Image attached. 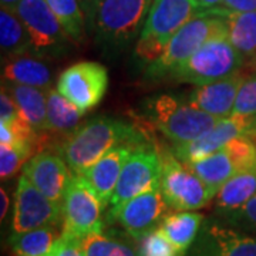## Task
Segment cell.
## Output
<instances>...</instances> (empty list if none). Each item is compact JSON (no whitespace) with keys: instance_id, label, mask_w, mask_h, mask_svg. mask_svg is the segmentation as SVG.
<instances>
[{"instance_id":"cell-9","label":"cell","mask_w":256,"mask_h":256,"mask_svg":"<svg viewBox=\"0 0 256 256\" xmlns=\"http://www.w3.org/2000/svg\"><path fill=\"white\" fill-rule=\"evenodd\" d=\"M63 230L77 238L102 232V210L100 196L82 175L73 174L63 200Z\"/></svg>"},{"instance_id":"cell-41","label":"cell","mask_w":256,"mask_h":256,"mask_svg":"<svg viewBox=\"0 0 256 256\" xmlns=\"http://www.w3.org/2000/svg\"><path fill=\"white\" fill-rule=\"evenodd\" d=\"M255 63H256V58H255Z\"/></svg>"},{"instance_id":"cell-36","label":"cell","mask_w":256,"mask_h":256,"mask_svg":"<svg viewBox=\"0 0 256 256\" xmlns=\"http://www.w3.org/2000/svg\"><path fill=\"white\" fill-rule=\"evenodd\" d=\"M218 8L228 12H255L256 10V0H222Z\"/></svg>"},{"instance_id":"cell-24","label":"cell","mask_w":256,"mask_h":256,"mask_svg":"<svg viewBox=\"0 0 256 256\" xmlns=\"http://www.w3.org/2000/svg\"><path fill=\"white\" fill-rule=\"evenodd\" d=\"M47 121L48 132L67 137L78 127L82 117L84 116L68 98H66L58 90L47 88Z\"/></svg>"},{"instance_id":"cell-33","label":"cell","mask_w":256,"mask_h":256,"mask_svg":"<svg viewBox=\"0 0 256 256\" xmlns=\"http://www.w3.org/2000/svg\"><path fill=\"white\" fill-rule=\"evenodd\" d=\"M50 256H86L82 239L62 230Z\"/></svg>"},{"instance_id":"cell-15","label":"cell","mask_w":256,"mask_h":256,"mask_svg":"<svg viewBox=\"0 0 256 256\" xmlns=\"http://www.w3.org/2000/svg\"><path fill=\"white\" fill-rule=\"evenodd\" d=\"M23 175L48 200L63 206L64 194L73 172L58 152L38 151L24 164Z\"/></svg>"},{"instance_id":"cell-40","label":"cell","mask_w":256,"mask_h":256,"mask_svg":"<svg viewBox=\"0 0 256 256\" xmlns=\"http://www.w3.org/2000/svg\"><path fill=\"white\" fill-rule=\"evenodd\" d=\"M22 0H0V4H2V8H4V9H9L13 10L18 8V4L20 3Z\"/></svg>"},{"instance_id":"cell-8","label":"cell","mask_w":256,"mask_h":256,"mask_svg":"<svg viewBox=\"0 0 256 256\" xmlns=\"http://www.w3.org/2000/svg\"><path fill=\"white\" fill-rule=\"evenodd\" d=\"M162 164L158 151L141 144L128 158L118 178L110 201L108 220L130 200L146 191L158 188L161 184Z\"/></svg>"},{"instance_id":"cell-13","label":"cell","mask_w":256,"mask_h":256,"mask_svg":"<svg viewBox=\"0 0 256 256\" xmlns=\"http://www.w3.org/2000/svg\"><path fill=\"white\" fill-rule=\"evenodd\" d=\"M168 208L170 205L158 186L126 202L110 220H117L130 236L141 240L160 226Z\"/></svg>"},{"instance_id":"cell-31","label":"cell","mask_w":256,"mask_h":256,"mask_svg":"<svg viewBox=\"0 0 256 256\" xmlns=\"http://www.w3.org/2000/svg\"><path fill=\"white\" fill-rule=\"evenodd\" d=\"M140 242V256H185V252L175 246L160 228L146 234Z\"/></svg>"},{"instance_id":"cell-32","label":"cell","mask_w":256,"mask_h":256,"mask_svg":"<svg viewBox=\"0 0 256 256\" xmlns=\"http://www.w3.org/2000/svg\"><path fill=\"white\" fill-rule=\"evenodd\" d=\"M234 114H256V77H246L240 84L234 107Z\"/></svg>"},{"instance_id":"cell-42","label":"cell","mask_w":256,"mask_h":256,"mask_svg":"<svg viewBox=\"0 0 256 256\" xmlns=\"http://www.w3.org/2000/svg\"><path fill=\"white\" fill-rule=\"evenodd\" d=\"M16 256H18V255H16Z\"/></svg>"},{"instance_id":"cell-14","label":"cell","mask_w":256,"mask_h":256,"mask_svg":"<svg viewBox=\"0 0 256 256\" xmlns=\"http://www.w3.org/2000/svg\"><path fill=\"white\" fill-rule=\"evenodd\" d=\"M250 116L232 114L230 117L220 120L216 126L194 141L175 144L172 152L184 164H192L222 150L229 141L238 137H249Z\"/></svg>"},{"instance_id":"cell-1","label":"cell","mask_w":256,"mask_h":256,"mask_svg":"<svg viewBox=\"0 0 256 256\" xmlns=\"http://www.w3.org/2000/svg\"><path fill=\"white\" fill-rule=\"evenodd\" d=\"M122 142H144L134 126L122 120L100 117L86 121L57 146L72 172L80 175L114 146Z\"/></svg>"},{"instance_id":"cell-4","label":"cell","mask_w":256,"mask_h":256,"mask_svg":"<svg viewBox=\"0 0 256 256\" xmlns=\"http://www.w3.org/2000/svg\"><path fill=\"white\" fill-rule=\"evenodd\" d=\"M146 108L154 126L174 144L202 137L222 120L170 94L151 98Z\"/></svg>"},{"instance_id":"cell-6","label":"cell","mask_w":256,"mask_h":256,"mask_svg":"<svg viewBox=\"0 0 256 256\" xmlns=\"http://www.w3.org/2000/svg\"><path fill=\"white\" fill-rule=\"evenodd\" d=\"M242 63L244 57L229 42L228 36H218L198 48L171 76L176 82L204 86L238 72Z\"/></svg>"},{"instance_id":"cell-25","label":"cell","mask_w":256,"mask_h":256,"mask_svg":"<svg viewBox=\"0 0 256 256\" xmlns=\"http://www.w3.org/2000/svg\"><path fill=\"white\" fill-rule=\"evenodd\" d=\"M204 216L192 210H180L175 214L165 215L160 226L164 235L170 239L180 250L186 252L201 229Z\"/></svg>"},{"instance_id":"cell-27","label":"cell","mask_w":256,"mask_h":256,"mask_svg":"<svg viewBox=\"0 0 256 256\" xmlns=\"http://www.w3.org/2000/svg\"><path fill=\"white\" fill-rule=\"evenodd\" d=\"M60 235L56 226H43L26 232H13L9 244L18 256H50Z\"/></svg>"},{"instance_id":"cell-19","label":"cell","mask_w":256,"mask_h":256,"mask_svg":"<svg viewBox=\"0 0 256 256\" xmlns=\"http://www.w3.org/2000/svg\"><path fill=\"white\" fill-rule=\"evenodd\" d=\"M2 86H4L10 96L14 98L20 114L30 124V127L40 137H44V134L48 132L46 90L10 82H3Z\"/></svg>"},{"instance_id":"cell-17","label":"cell","mask_w":256,"mask_h":256,"mask_svg":"<svg viewBox=\"0 0 256 256\" xmlns=\"http://www.w3.org/2000/svg\"><path fill=\"white\" fill-rule=\"evenodd\" d=\"M245 78L246 76L238 70L218 82L196 86L190 94L188 102L218 118L230 117L234 114L239 87Z\"/></svg>"},{"instance_id":"cell-16","label":"cell","mask_w":256,"mask_h":256,"mask_svg":"<svg viewBox=\"0 0 256 256\" xmlns=\"http://www.w3.org/2000/svg\"><path fill=\"white\" fill-rule=\"evenodd\" d=\"M144 142H122L114 146L106 156H102L92 166H88L82 174L92 190L100 196L104 208L110 205L112 192L117 186L121 171L128 161V158L134 154V151Z\"/></svg>"},{"instance_id":"cell-35","label":"cell","mask_w":256,"mask_h":256,"mask_svg":"<svg viewBox=\"0 0 256 256\" xmlns=\"http://www.w3.org/2000/svg\"><path fill=\"white\" fill-rule=\"evenodd\" d=\"M20 116L18 104L14 98L10 96V92L6 90L4 86H2L0 92V121L2 122H12Z\"/></svg>"},{"instance_id":"cell-23","label":"cell","mask_w":256,"mask_h":256,"mask_svg":"<svg viewBox=\"0 0 256 256\" xmlns=\"http://www.w3.org/2000/svg\"><path fill=\"white\" fill-rule=\"evenodd\" d=\"M185 165H188L192 172L198 175L215 192L220 191V186L229 178H232L236 172H239V166L235 158L225 146L201 161Z\"/></svg>"},{"instance_id":"cell-30","label":"cell","mask_w":256,"mask_h":256,"mask_svg":"<svg viewBox=\"0 0 256 256\" xmlns=\"http://www.w3.org/2000/svg\"><path fill=\"white\" fill-rule=\"evenodd\" d=\"M33 146L26 144L6 146L0 144V176L2 180H9L18 174L22 165L28 162L33 154Z\"/></svg>"},{"instance_id":"cell-37","label":"cell","mask_w":256,"mask_h":256,"mask_svg":"<svg viewBox=\"0 0 256 256\" xmlns=\"http://www.w3.org/2000/svg\"><path fill=\"white\" fill-rule=\"evenodd\" d=\"M100 0H78L80 6H82V13L86 16V23H87V30L94 28V18H96V12Z\"/></svg>"},{"instance_id":"cell-34","label":"cell","mask_w":256,"mask_h":256,"mask_svg":"<svg viewBox=\"0 0 256 256\" xmlns=\"http://www.w3.org/2000/svg\"><path fill=\"white\" fill-rule=\"evenodd\" d=\"M228 218L239 226L256 229V194L240 210L228 215Z\"/></svg>"},{"instance_id":"cell-12","label":"cell","mask_w":256,"mask_h":256,"mask_svg":"<svg viewBox=\"0 0 256 256\" xmlns=\"http://www.w3.org/2000/svg\"><path fill=\"white\" fill-rule=\"evenodd\" d=\"M63 220L62 205L48 200L24 175L18 178L14 194L13 232H26L43 226H57Z\"/></svg>"},{"instance_id":"cell-10","label":"cell","mask_w":256,"mask_h":256,"mask_svg":"<svg viewBox=\"0 0 256 256\" xmlns=\"http://www.w3.org/2000/svg\"><path fill=\"white\" fill-rule=\"evenodd\" d=\"M14 12L28 30L36 54L63 53L73 42L46 0H22Z\"/></svg>"},{"instance_id":"cell-29","label":"cell","mask_w":256,"mask_h":256,"mask_svg":"<svg viewBox=\"0 0 256 256\" xmlns=\"http://www.w3.org/2000/svg\"><path fill=\"white\" fill-rule=\"evenodd\" d=\"M86 256H140L132 246L118 239L104 235L102 232H94L82 239Z\"/></svg>"},{"instance_id":"cell-11","label":"cell","mask_w":256,"mask_h":256,"mask_svg":"<svg viewBox=\"0 0 256 256\" xmlns=\"http://www.w3.org/2000/svg\"><path fill=\"white\" fill-rule=\"evenodd\" d=\"M108 87L107 68L96 62H80L60 74L57 90L87 114L100 104Z\"/></svg>"},{"instance_id":"cell-39","label":"cell","mask_w":256,"mask_h":256,"mask_svg":"<svg viewBox=\"0 0 256 256\" xmlns=\"http://www.w3.org/2000/svg\"><path fill=\"white\" fill-rule=\"evenodd\" d=\"M198 3L201 4V8L204 10L212 9V8H218L222 0H198Z\"/></svg>"},{"instance_id":"cell-5","label":"cell","mask_w":256,"mask_h":256,"mask_svg":"<svg viewBox=\"0 0 256 256\" xmlns=\"http://www.w3.org/2000/svg\"><path fill=\"white\" fill-rule=\"evenodd\" d=\"M154 0H100L94 30L108 48H121L131 43L146 24Z\"/></svg>"},{"instance_id":"cell-22","label":"cell","mask_w":256,"mask_h":256,"mask_svg":"<svg viewBox=\"0 0 256 256\" xmlns=\"http://www.w3.org/2000/svg\"><path fill=\"white\" fill-rule=\"evenodd\" d=\"M256 194V166L239 171L229 178L216 192V210L224 215H230L240 210Z\"/></svg>"},{"instance_id":"cell-20","label":"cell","mask_w":256,"mask_h":256,"mask_svg":"<svg viewBox=\"0 0 256 256\" xmlns=\"http://www.w3.org/2000/svg\"><path fill=\"white\" fill-rule=\"evenodd\" d=\"M208 12L225 18L229 42L244 58H256V10L236 13L212 8Z\"/></svg>"},{"instance_id":"cell-38","label":"cell","mask_w":256,"mask_h":256,"mask_svg":"<svg viewBox=\"0 0 256 256\" xmlns=\"http://www.w3.org/2000/svg\"><path fill=\"white\" fill-rule=\"evenodd\" d=\"M8 210H9V195H8L6 190L2 186V190H0V220H2L6 218Z\"/></svg>"},{"instance_id":"cell-3","label":"cell","mask_w":256,"mask_h":256,"mask_svg":"<svg viewBox=\"0 0 256 256\" xmlns=\"http://www.w3.org/2000/svg\"><path fill=\"white\" fill-rule=\"evenodd\" d=\"M218 36H228L226 20L222 16L204 10L175 33L165 46L162 54L146 67V77L151 80L171 76L205 43Z\"/></svg>"},{"instance_id":"cell-2","label":"cell","mask_w":256,"mask_h":256,"mask_svg":"<svg viewBox=\"0 0 256 256\" xmlns=\"http://www.w3.org/2000/svg\"><path fill=\"white\" fill-rule=\"evenodd\" d=\"M201 12L198 0H154L136 46L138 60L146 67L154 63L175 33Z\"/></svg>"},{"instance_id":"cell-28","label":"cell","mask_w":256,"mask_h":256,"mask_svg":"<svg viewBox=\"0 0 256 256\" xmlns=\"http://www.w3.org/2000/svg\"><path fill=\"white\" fill-rule=\"evenodd\" d=\"M46 2L57 18L60 20V23L63 24L67 34L72 37V40L76 43L82 42L84 32L87 30V23L78 0H46Z\"/></svg>"},{"instance_id":"cell-21","label":"cell","mask_w":256,"mask_h":256,"mask_svg":"<svg viewBox=\"0 0 256 256\" xmlns=\"http://www.w3.org/2000/svg\"><path fill=\"white\" fill-rule=\"evenodd\" d=\"M3 82L30 86L42 90L52 87V70L46 63L32 56H18L9 58L2 72Z\"/></svg>"},{"instance_id":"cell-7","label":"cell","mask_w":256,"mask_h":256,"mask_svg":"<svg viewBox=\"0 0 256 256\" xmlns=\"http://www.w3.org/2000/svg\"><path fill=\"white\" fill-rule=\"evenodd\" d=\"M162 172L160 188L170 208L175 210H196L206 206L216 196L206 184L188 165L178 160L171 151H158Z\"/></svg>"},{"instance_id":"cell-18","label":"cell","mask_w":256,"mask_h":256,"mask_svg":"<svg viewBox=\"0 0 256 256\" xmlns=\"http://www.w3.org/2000/svg\"><path fill=\"white\" fill-rule=\"evenodd\" d=\"M196 256H256V239L220 225H210Z\"/></svg>"},{"instance_id":"cell-26","label":"cell","mask_w":256,"mask_h":256,"mask_svg":"<svg viewBox=\"0 0 256 256\" xmlns=\"http://www.w3.org/2000/svg\"><path fill=\"white\" fill-rule=\"evenodd\" d=\"M0 47L8 58L34 53L23 22L16 12L4 8L0 10Z\"/></svg>"}]
</instances>
